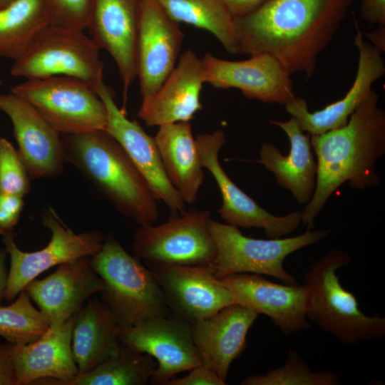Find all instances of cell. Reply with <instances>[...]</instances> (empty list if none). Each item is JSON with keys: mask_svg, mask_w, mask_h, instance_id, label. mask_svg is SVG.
I'll list each match as a JSON object with an SVG mask.
<instances>
[{"mask_svg": "<svg viewBox=\"0 0 385 385\" xmlns=\"http://www.w3.org/2000/svg\"><path fill=\"white\" fill-rule=\"evenodd\" d=\"M354 0H267L234 18L240 54L267 53L292 75L309 78Z\"/></svg>", "mask_w": 385, "mask_h": 385, "instance_id": "6da1fadb", "label": "cell"}, {"mask_svg": "<svg viewBox=\"0 0 385 385\" xmlns=\"http://www.w3.org/2000/svg\"><path fill=\"white\" fill-rule=\"evenodd\" d=\"M317 157L316 186L301 212V220L310 230L330 196L344 183L358 190L377 187L378 159L385 153V111L372 89L343 126L311 135Z\"/></svg>", "mask_w": 385, "mask_h": 385, "instance_id": "7a4b0ae2", "label": "cell"}, {"mask_svg": "<svg viewBox=\"0 0 385 385\" xmlns=\"http://www.w3.org/2000/svg\"><path fill=\"white\" fill-rule=\"evenodd\" d=\"M65 161L74 165L121 214L153 225L158 200L122 146L106 130L61 134Z\"/></svg>", "mask_w": 385, "mask_h": 385, "instance_id": "3957f363", "label": "cell"}, {"mask_svg": "<svg viewBox=\"0 0 385 385\" xmlns=\"http://www.w3.org/2000/svg\"><path fill=\"white\" fill-rule=\"evenodd\" d=\"M351 261L348 252L332 250L312 264L304 277L307 319L345 344L385 335V318L364 314L355 295L340 283L337 271Z\"/></svg>", "mask_w": 385, "mask_h": 385, "instance_id": "277c9868", "label": "cell"}, {"mask_svg": "<svg viewBox=\"0 0 385 385\" xmlns=\"http://www.w3.org/2000/svg\"><path fill=\"white\" fill-rule=\"evenodd\" d=\"M91 263L103 282L101 292L120 327L158 316H169L166 301L153 272L130 255L112 235L105 237Z\"/></svg>", "mask_w": 385, "mask_h": 385, "instance_id": "5b68a950", "label": "cell"}, {"mask_svg": "<svg viewBox=\"0 0 385 385\" xmlns=\"http://www.w3.org/2000/svg\"><path fill=\"white\" fill-rule=\"evenodd\" d=\"M209 229L217 248L213 265L209 267L217 279L239 274H265L287 284H299L283 265L290 254L326 238L331 229L307 230L287 238L267 240L249 237L239 228L211 218Z\"/></svg>", "mask_w": 385, "mask_h": 385, "instance_id": "8992f818", "label": "cell"}, {"mask_svg": "<svg viewBox=\"0 0 385 385\" xmlns=\"http://www.w3.org/2000/svg\"><path fill=\"white\" fill-rule=\"evenodd\" d=\"M178 215L156 226H140L133 237V256L148 268L210 267L217 248L209 229L210 211L192 209Z\"/></svg>", "mask_w": 385, "mask_h": 385, "instance_id": "52a82bcc", "label": "cell"}, {"mask_svg": "<svg viewBox=\"0 0 385 385\" xmlns=\"http://www.w3.org/2000/svg\"><path fill=\"white\" fill-rule=\"evenodd\" d=\"M99 48L84 30L49 24L15 61L11 74L26 79L66 76L96 88L102 83Z\"/></svg>", "mask_w": 385, "mask_h": 385, "instance_id": "ba28073f", "label": "cell"}, {"mask_svg": "<svg viewBox=\"0 0 385 385\" xmlns=\"http://www.w3.org/2000/svg\"><path fill=\"white\" fill-rule=\"evenodd\" d=\"M11 92L28 101L61 134L106 130V107L94 88L79 78L54 76L27 79Z\"/></svg>", "mask_w": 385, "mask_h": 385, "instance_id": "9c48e42d", "label": "cell"}, {"mask_svg": "<svg viewBox=\"0 0 385 385\" xmlns=\"http://www.w3.org/2000/svg\"><path fill=\"white\" fill-rule=\"evenodd\" d=\"M41 218L43 225L51 232L49 242L41 250L24 252L16 245L13 235L4 237L3 242L10 257L4 297L6 302H12L31 281L49 268L82 257H91L102 247L106 237L101 232L75 233L50 206Z\"/></svg>", "mask_w": 385, "mask_h": 385, "instance_id": "30bf717a", "label": "cell"}, {"mask_svg": "<svg viewBox=\"0 0 385 385\" xmlns=\"http://www.w3.org/2000/svg\"><path fill=\"white\" fill-rule=\"evenodd\" d=\"M119 340L125 347L156 361L150 379L153 384L165 385L178 374L202 364L190 324L176 317L158 316L120 327Z\"/></svg>", "mask_w": 385, "mask_h": 385, "instance_id": "8fae6325", "label": "cell"}, {"mask_svg": "<svg viewBox=\"0 0 385 385\" xmlns=\"http://www.w3.org/2000/svg\"><path fill=\"white\" fill-rule=\"evenodd\" d=\"M195 139L202 165L212 174L220 189L222 205L218 213L226 224L237 228H261L269 238H279L298 229L302 222L301 212L283 216L272 215L229 178L218 158L220 150L225 143L222 130L197 135Z\"/></svg>", "mask_w": 385, "mask_h": 385, "instance_id": "7c38bea8", "label": "cell"}, {"mask_svg": "<svg viewBox=\"0 0 385 385\" xmlns=\"http://www.w3.org/2000/svg\"><path fill=\"white\" fill-rule=\"evenodd\" d=\"M243 61H227L210 53L201 58L205 83L215 88H236L248 98L285 105L295 97L291 74L267 53Z\"/></svg>", "mask_w": 385, "mask_h": 385, "instance_id": "4fadbf2b", "label": "cell"}, {"mask_svg": "<svg viewBox=\"0 0 385 385\" xmlns=\"http://www.w3.org/2000/svg\"><path fill=\"white\" fill-rule=\"evenodd\" d=\"M157 0H141L137 77L142 103L159 89L178 62L184 34Z\"/></svg>", "mask_w": 385, "mask_h": 385, "instance_id": "5bb4252c", "label": "cell"}, {"mask_svg": "<svg viewBox=\"0 0 385 385\" xmlns=\"http://www.w3.org/2000/svg\"><path fill=\"white\" fill-rule=\"evenodd\" d=\"M354 44L358 51L355 79L344 96L324 108L311 112L306 100L294 97L285 109L297 122L302 131L310 135H320L344 125L359 106L369 96L373 83L385 73L381 52L365 40L356 21Z\"/></svg>", "mask_w": 385, "mask_h": 385, "instance_id": "9a60e30c", "label": "cell"}, {"mask_svg": "<svg viewBox=\"0 0 385 385\" xmlns=\"http://www.w3.org/2000/svg\"><path fill=\"white\" fill-rule=\"evenodd\" d=\"M150 269L170 312L190 324L236 303L230 291L207 267L173 265Z\"/></svg>", "mask_w": 385, "mask_h": 385, "instance_id": "2e32d148", "label": "cell"}, {"mask_svg": "<svg viewBox=\"0 0 385 385\" xmlns=\"http://www.w3.org/2000/svg\"><path fill=\"white\" fill-rule=\"evenodd\" d=\"M96 92L106 107V130L122 146L157 199L174 213L184 212L185 203L165 173L155 138L146 133L137 120L126 117L116 105L112 89L104 82L96 88Z\"/></svg>", "mask_w": 385, "mask_h": 385, "instance_id": "e0dca14e", "label": "cell"}, {"mask_svg": "<svg viewBox=\"0 0 385 385\" xmlns=\"http://www.w3.org/2000/svg\"><path fill=\"white\" fill-rule=\"evenodd\" d=\"M220 279L237 304L267 316L284 334L311 329L306 316L305 284H279L251 273L230 274Z\"/></svg>", "mask_w": 385, "mask_h": 385, "instance_id": "ac0fdd59", "label": "cell"}, {"mask_svg": "<svg viewBox=\"0 0 385 385\" xmlns=\"http://www.w3.org/2000/svg\"><path fill=\"white\" fill-rule=\"evenodd\" d=\"M0 111L11 120L18 152L31 179L59 175L65 162L61 133L26 99L0 94Z\"/></svg>", "mask_w": 385, "mask_h": 385, "instance_id": "d6986e66", "label": "cell"}, {"mask_svg": "<svg viewBox=\"0 0 385 385\" xmlns=\"http://www.w3.org/2000/svg\"><path fill=\"white\" fill-rule=\"evenodd\" d=\"M141 0H93L87 29L99 49L114 60L125 96L137 77Z\"/></svg>", "mask_w": 385, "mask_h": 385, "instance_id": "ffe728a7", "label": "cell"}, {"mask_svg": "<svg viewBox=\"0 0 385 385\" xmlns=\"http://www.w3.org/2000/svg\"><path fill=\"white\" fill-rule=\"evenodd\" d=\"M76 314L25 345L7 343L16 385H66L78 373L71 342Z\"/></svg>", "mask_w": 385, "mask_h": 385, "instance_id": "44dd1931", "label": "cell"}, {"mask_svg": "<svg viewBox=\"0 0 385 385\" xmlns=\"http://www.w3.org/2000/svg\"><path fill=\"white\" fill-rule=\"evenodd\" d=\"M103 289V282L86 256L58 266L42 279L24 289L46 318L50 327L60 325L76 314L85 301Z\"/></svg>", "mask_w": 385, "mask_h": 385, "instance_id": "7402d4cb", "label": "cell"}, {"mask_svg": "<svg viewBox=\"0 0 385 385\" xmlns=\"http://www.w3.org/2000/svg\"><path fill=\"white\" fill-rule=\"evenodd\" d=\"M205 83L201 58L188 50L155 94L141 103L138 115L148 126L190 122L202 107L200 94Z\"/></svg>", "mask_w": 385, "mask_h": 385, "instance_id": "603a6c76", "label": "cell"}, {"mask_svg": "<svg viewBox=\"0 0 385 385\" xmlns=\"http://www.w3.org/2000/svg\"><path fill=\"white\" fill-rule=\"evenodd\" d=\"M257 315L250 308L235 303L190 324L202 364L222 381H226L233 361L245 350L247 332Z\"/></svg>", "mask_w": 385, "mask_h": 385, "instance_id": "cb8c5ba5", "label": "cell"}, {"mask_svg": "<svg viewBox=\"0 0 385 385\" xmlns=\"http://www.w3.org/2000/svg\"><path fill=\"white\" fill-rule=\"evenodd\" d=\"M270 123L287 134L290 144L289 154L284 156L275 145L265 143L256 162L274 173L278 185L289 190L299 204H307L313 195L317 173L311 135L304 133L292 116L286 121L270 120Z\"/></svg>", "mask_w": 385, "mask_h": 385, "instance_id": "d4e9b609", "label": "cell"}, {"mask_svg": "<svg viewBox=\"0 0 385 385\" xmlns=\"http://www.w3.org/2000/svg\"><path fill=\"white\" fill-rule=\"evenodd\" d=\"M155 140L165 173L185 204H193L205 179L190 122L158 126Z\"/></svg>", "mask_w": 385, "mask_h": 385, "instance_id": "484cf974", "label": "cell"}, {"mask_svg": "<svg viewBox=\"0 0 385 385\" xmlns=\"http://www.w3.org/2000/svg\"><path fill=\"white\" fill-rule=\"evenodd\" d=\"M120 330L109 307L98 298L81 307L76 313L71 342L78 374L89 371L118 351Z\"/></svg>", "mask_w": 385, "mask_h": 385, "instance_id": "4316f807", "label": "cell"}, {"mask_svg": "<svg viewBox=\"0 0 385 385\" xmlns=\"http://www.w3.org/2000/svg\"><path fill=\"white\" fill-rule=\"evenodd\" d=\"M50 24L44 0H13L0 7V57L15 61Z\"/></svg>", "mask_w": 385, "mask_h": 385, "instance_id": "83f0119b", "label": "cell"}, {"mask_svg": "<svg viewBox=\"0 0 385 385\" xmlns=\"http://www.w3.org/2000/svg\"><path fill=\"white\" fill-rule=\"evenodd\" d=\"M175 22L211 33L230 54H240L234 18L220 0H157Z\"/></svg>", "mask_w": 385, "mask_h": 385, "instance_id": "f1b7e54d", "label": "cell"}, {"mask_svg": "<svg viewBox=\"0 0 385 385\" xmlns=\"http://www.w3.org/2000/svg\"><path fill=\"white\" fill-rule=\"evenodd\" d=\"M157 367L150 355L120 344L118 351L89 371L78 374L66 385H143Z\"/></svg>", "mask_w": 385, "mask_h": 385, "instance_id": "f546056e", "label": "cell"}, {"mask_svg": "<svg viewBox=\"0 0 385 385\" xmlns=\"http://www.w3.org/2000/svg\"><path fill=\"white\" fill-rule=\"evenodd\" d=\"M50 328V324L22 290L17 299L8 306L0 305V336L9 344L25 345L31 343Z\"/></svg>", "mask_w": 385, "mask_h": 385, "instance_id": "4dcf8cb0", "label": "cell"}, {"mask_svg": "<svg viewBox=\"0 0 385 385\" xmlns=\"http://www.w3.org/2000/svg\"><path fill=\"white\" fill-rule=\"evenodd\" d=\"M242 385H339L338 375L331 370L314 371L294 349H290L283 366L262 374L245 377Z\"/></svg>", "mask_w": 385, "mask_h": 385, "instance_id": "1f68e13d", "label": "cell"}, {"mask_svg": "<svg viewBox=\"0 0 385 385\" xmlns=\"http://www.w3.org/2000/svg\"><path fill=\"white\" fill-rule=\"evenodd\" d=\"M30 179L18 150L0 137V192L24 197L31 190Z\"/></svg>", "mask_w": 385, "mask_h": 385, "instance_id": "d6a6232c", "label": "cell"}, {"mask_svg": "<svg viewBox=\"0 0 385 385\" xmlns=\"http://www.w3.org/2000/svg\"><path fill=\"white\" fill-rule=\"evenodd\" d=\"M50 24L85 30L87 29L93 0H44Z\"/></svg>", "mask_w": 385, "mask_h": 385, "instance_id": "836d02e7", "label": "cell"}, {"mask_svg": "<svg viewBox=\"0 0 385 385\" xmlns=\"http://www.w3.org/2000/svg\"><path fill=\"white\" fill-rule=\"evenodd\" d=\"M23 207V197L0 192V235H13Z\"/></svg>", "mask_w": 385, "mask_h": 385, "instance_id": "e575fe53", "label": "cell"}, {"mask_svg": "<svg viewBox=\"0 0 385 385\" xmlns=\"http://www.w3.org/2000/svg\"><path fill=\"white\" fill-rule=\"evenodd\" d=\"M189 374L183 378H173L165 385H225L213 371L202 364L190 369Z\"/></svg>", "mask_w": 385, "mask_h": 385, "instance_id": "d590c367", "label": "cell"}, {"mask_svg": "<svg viewBox=\"0 0 385 385\" xmlns=\"http://www.w3.org/2000/svg\"><path fill=\"white\" fill-rule=\"evenodd\" d=\"M361 15L369 24L385 25V0H361Z\"/></svg>", "mask_w": 385, "mask_h": 385, "instance_id": "8d00e7d4", "label": "cell"}, {"mask_svg": "<svg viewBox=\"0 0 385 385\" xmlns=\"http://www.w3.org/2000/svg\"><path fill=\"white\" fill-rule=\"evenodd\" d=\"M0 385H16L14 365L7 344H0Z\"/></svg>", "mask_w": 385, "mask_h": 385, "instance_id": "74e56055", "label": "cell"}, {"mask_svg": "<svg viewBox=\"0 0 385 385\" xmlns=\"http://www.w3.org/2000/svg\"><path fill=\"white\" fill-rule=\"evenodd\" d=\"M267 0H220L233 18L247 15L259 8Z\"/></svg>", "mask_w": 385, "mask_h": 385, "instance_id": "f35d334b", "label": "cell"}, {"mask_svg": "<svg viewBox=\"0 0 385 385\" xmlns=\"http://www.w3.org/2000/svg\"><path fill=\"white\" fill-rule=\"evenodd\" d=\"M368 41L379 51H385V25H377L376 29L366 34Z\"/></svg>", "mask_w": 385, "mask_h": 385, "instance_id": "ab89813d", "label": "cell"}, {"mask_svg": "<svg viewBox=\"0 0 385 385\" xmlns=\"http://www.w3.org/2000/svg\"><path fill=\"white\" fill-rule=\"evenodd\" d=\"M7 255L6 248L0 249V305H1V302L4 297L8 278V271L6 267Z\"/></svg>", "mask_w": 385, "mask_h": 385, "instance_id": "60d3db41", "label": "cell"}, {"mask_svg": "<svg viewBox=\"0 0 385 385\" xmlns=\"http://www.w3.org/2000/svg\"><path fill=\"white\" fill-rule=\"evenodd\" d=\"M13 0H0V7L4 6L5 4L9 3Z\"/></svg>", "mask_w": 385, "mask_h": 385, "instance_id": "b9f144b4", "label": "cell"}]
</instances>
